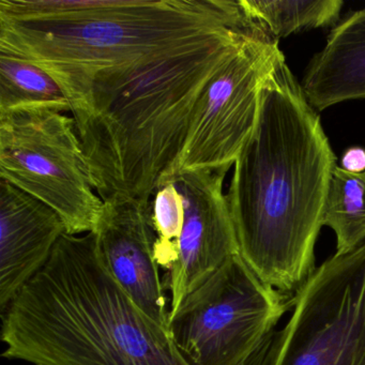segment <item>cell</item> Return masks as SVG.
Returning a JSON list of instances; mask_svg holds the SVG:
<instances>
[{"mask_svg":"<svg viewBox=\"0 0 365 365\" xmlns=\"http://www.w3.org/2000/svg\"><path fill=\"white\" fill-rule=\"evenodd\" d=\"M336 158L285 58L264 81L257 123L234 163L227 202L240 256L264 283L296 294L315 245Z\"/></svg>","mask_w":365,"mask_h":365,"instance_id":"obj_1","label":"cell"},{"mask_svg":"<svg viewBox=\"0 0 365 365\" xmlns=\"http://www.w3.org/2000/svg\"><path fill=\"white\" fill-rule=\"evenodd\" d=\"M247 34L232 0H0V52L41 68L71 110L98 78Z\"/></svg>","mask_w":365,"mask_h":365,"instance_id":"obj_2","label":"cell"},{"mask_svg":"<svg viewBox=\"0 0 365 365\" xmlns=\"http://www.w3.org/2000/svg\"><path fill=\"white\" fill-rule=\"evenodd\" d=\"M3 358L36 365H192L117 283L95 232L65 234L1 314Z\"/></svg>","mask_w":365,"mask_h":365,"instance_id":"obj_3","label":"cell"},{"mask_svg":"<svg viewBox=\"0 0 365 365\" xmlns=\"http://www.w3.org/2000/svg\"><path fill=\"white\" fill-rule=\"evenodd\" d=\"M249 35L168 57L93 83L71 110L103 202L150 200L182 151L196 104Z\"/></svg>","mask_w":365,"mask_h":365,"instance_id":"obj_4","label":"cell"},{"mask_svg":"<svg viewBox=\"0 0 365 365\" xmlns=\"http://www.w3.org/2000/svg\"><path fill=\"white\" fill-rule=\"evenodd\" d=\"M294 302L239 254L183 300L170 331L192 365H268L275 326Z\"/></svg>","mask_w":365,"mask_h":365,"instance_id":"obj_5","label":"cell"},{"mask_svg":"<svg viewBox=\"0 0 365 365\" xmlns=\"http://www.w3.org/2000/svg\"><path fill=\"white\" fill-rule=\"evenodd\" d=\"M0 179L56 211L68 235L88 234L103 208L73 117L48 108L0 114Z\"/></svg>","mask_w":365,"mask_h":365,"instance_id":"obj_6","label":"cell"},{"mask_svg":"<svg viewBox=\"0 0 365 365\" xmlns=\"http://www.w3.org/2000/svg\"><path fill=\"white\" fill-rule=\"evenodd\" d=\"M268 365H365V243L334 254L297 292Z\"/></svg>","mask_w":365,"mask_h":365,"instance_id":"obj_7","label":"cell"},{"mask_svg":"<svg viewBox=\"0 0 365 365\" xmlns=\"http://www.w3.org/2000/svg\"><path fill=\"white\" fill-rule=\"evenodd\" d=\"M284 58L279 41L264 31L249 36L207 85L182 151L163 177L234 165L257 123L262 85Z\"/></svg>","mask_w":365,"mask_h":365,"instance_id":"obj_8","label":"cell"},{"mask_svg":"<svg viewBox=\"0 0 365 365\" xmlns=\"http://www.w3.org/2000/svg\"><path fill=\"white\" fill-rule=\"evenodd\" d=\"M230 168H204L166 176L176 182L185 209L178 259L163 279L164 288L170 294V318L192 292L230 257L240 254L224 193V180Z\"/></svg>","mask_w":365,"mask_h":365,"instance_id":"obj_9","label":"cell"},{"mask_svg":"<svg viewBox=\"0 0 365 365\" xmlns=\"http://www.w3.org/2000/svg\"><path fill=\"white\" fill-rule=\"evenodd\" d=\"M93 232L102 260L117 283L149 317L170 329L150 200L118 196L106 200Z\"/></svg>","mask_w":365,"mask_h":365,"instance_id":"obj_10","label":"cell"},{"mask_svg":"<svg viewBox=\"0 0 365 365\" xmlns=\"http://www.w3.org/2000/svg\"><path fill=\"white\" fill-rule=\"evenodd\" d=\"M65 234L56 211L0 179V313L43 268Z\"/></svg>","mask_w":365,"mask_h":365,"instance_id":"obj_11","label":"cell"},{"mask_svg":"<svg viewBox=\"0 0 365 365\" xmlns=\"http://www.w3.org/2000/svg\"><path fill=\"white\" fill-rule=\"evenodd\" d=\"M315 110L365 98V8L337 23L307 65L301 83Z\"/></svg>","mask_w":365,"mask_h":365,"instance_id":"obj_12","label":"cell"},{"mask_svg":"<svg viewBox=\"0 0 365 365\" xmlns=\"http://www.w3.org/2000/svg\"><path fill=\"white\" fill-rule=\"evenodd\" d=\"M238 3L243 14L277 41L298 31L335 26L344 6L341 0H238Z\"/></svg>","mask_w":365,"mask_h":365,"instance_id":"obj_13","label":"cell"},{"mask_svg":"<svg viewBox=\"0 0 365 365\" xmlns=\"http://www.w3.org/2000/svg\"><path fill=\"white\" fill-rule=\"evenodd\" d=\"M322 226L336 238L335 255H345L365 243V172L333 170L322 213Z\"/></svg>","mask_w":365,"mask_h":365,"instance_id":"obj_14","label":"cell"},{"mask_svg":"<svg viewBox=\"0 0 365 365\" xmlns=\"http://www.w3.org/2000/svg\"><path fill=\"white\" fill-rule=\"evenodd\" d=\"M31 108L71 113L65 93L46 71L24 59L0 52V114Z\"/></svg>","mask_w":365,"mask_h":365,"instance_id":"obj_15","label":"cell"},{"mask_svg":"<svg viewBox=\"0 0 365 365\" xmlns=\"http://www.w3.org/2000/svg\"><path fill=\"white\" fill-rule=\"evenodd\" d=\"M151 219L157 234L155 258L160 268L170 271L178 259V243L183 224L182 196L172 177L160 179L150 198Z\"/></svg>","mask_w":365,"mask_h":365,"instance_id":"obj_16","label":"cell"},{"mask_svg":"<svg viewBox=\"0 0 365 365\" xmlns=\"http://www.w3.org/2000/svg\"><path fill=\"white\" fill-rule=\"evenodd\" d=\"M341 168L354 174L365 172V150L360 147L347 149L341 157Z\"/></svg>","mask_w":365,"mask_h":365,"instance_id":"obj_17","label":"cell"}]
</instances>
